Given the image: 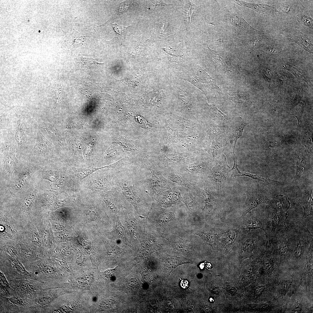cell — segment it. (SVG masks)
I'll list each match as a JSON object with an SVG mask.
<instances>
[{
	"mask_svg": "<svg viewBox=\"0 0 313 313\" xmlns=\"http://www.w3.org/2000/svg\"><path fill=\"white\" fill-rule=\"evenodd\" d=\"M131 165L125 164L118 171L115 188L137 212L142 211L145 208L148 194L136 165Z\"/></svg>",
	"mask_w": 313,
	"mask_h": 313,
	"instance_id": "cell-1",
	"label": "cell"
},
{
	"mask_svg": "<svg viewBox=\"0 0 313 313\" xmlns=\"http://www.w3.org/2000/svg\"><path fill=\"white\" fill-rule=\"evenodd\" d=\"M118 171L109 165L93 172L79 183L80 195L96 196L114 189Z\"/></svg>",
	"mask_w": 313,
	"mask_h": 313,
	"instance_id": "cell-2",
	"label": "cell"
},
{
	"mask_svg": "<svg viewBox=\"0 0 313 313\" xmlns=\"http://www.w3.org/2000/svg\"><path fill=\"white\" fill-rule=\"evenodd\" d=\"M266 208L270 214L272 229L279 230L284 227L287 217L286 211L290 206L287 197L283 195L276 196L267 203Z\"/></svg>",
	"mask_w": 313,
	"mask_h": 313,
	"instance_id": "cell-3",
	"label": "cell"
},
{
	"mask_svg": "<svg viewBox=\"0 0 313 313\" xmlns=\"http://www.w3.org/2000/svg\"><path fill=\"white\" fill-rule=\"evenodd\" d=\"M270 199L267 196L262 192L253 190L247 193V198L243 208L241 217L244 216L248 213L263 203H267Z\"/></svg>",
	"mask_w": 313,
	"mask_h": 313,
	"instance_id": "cell-4",
	"label": "cell"
},
{
	"mask_svg": "<svg viewBox=\"0 0 313 313\" xmlns=\"http://www.w3.org/2000/svg\"><path fill=\"white\" fill-rule=\"evenodd\" d=\"M269 218H263L260 216L250 217L244 220L242 226L245 229H249L259 228L263 230L265 234L267 242H268V232L269 227L272 226L271 221Z\"/></svg>",
	"mask_w": 313,
	"mask_h": 313,
	"instance_id": "cell-5",
	"label": "cell"
},
{
	"mask_svg": "<svg viewBox=\"0 0 313 313\" xmlns=\"http://www.w3.org/2000/svg\"><path fill=\"white\" fill-rule=\"evenodd\" d=\"M101 168H79L68 165L65 168L72 179L79 184L84 178Z\"/></svg>",
	"mask_w": 313,
	"mask_h": 313,
	"instance_id": "cell-6",
	"label": "cell"
},
{
	"mask_svg": "<svg viewBox=\"0 0 313 313\" xmlns=\"http://www.w3.org/2000/svg\"><path fill=\"white\" fill-rule=\"evenodd\" d=\"M229 168L226 157L223 154L221 159L218 162L213 172L214 179L218 185H221L226 179L227 174L229 173L228 169Z\"/></svg>",
	"mask_w": 313,
	"mask_h": 313,
	"instance_id": "cell-7",
	"label": "cell"
},
{
	"mask_svg": "<svg viewBox=\"0 0 313 313\" xmlns=\"http://www.w3.org/2000/svg\"><path fill=\"white\" fill-rule=\"evenodd\" d=\"M249 123L243 121H236L231 126L229 138L234 153L237 141L242 136L245 127Z\"/></svg>",
	"mask_w": 313,
	"mask_h": 313,
	"instance_id": "cell-8",
	"label": "cell"
},
{
	"mask_svg": "<svg viewBox=\"0 0 313 313\" xmlns=\"http://www.w3.org/2000/svg\"><path fill=\"white\" fill-rule=\"evenodd\" d=\"M312 190H305L300 194V202L304 210V216H313Z\"/></svg>",
	"mask_w": 313,
	"mask_h": 313,
	"instance_id": "cell-9",
	"label": "cell"
},
{
	"mask_svg": "<svg viewBox=\"0 0 313 313\" xmlns=\"http://www.w3.org/2000/svg\"><path fill=\"white\" fill-rule=\"evenodd\" d=\"M237 4L250 8L259 13L271 14L277 11L275 7L264 3H254L240 1H235Z\"/></svg>",
	"mask_w": 313,
	"mask_h": 313,
	"instance_id": "cell-10",
	"label": "cell"
},
{
	"mask_svg": "<svg viewBox=\"0 0 313 313\" xmlns=\"http://www.w3.org/2000/svg\"><path fill=\"white\" fill-rule=\"evenodd\" d=\"M289 40L295 42L305 50L313 53V46L312 42L304 35L300 32L293 34L289 36Z\"/></svg>",
	"mask_w": 313,
	"mask_h": 313,
	"instance_id": "cell-11",
	"label": "cell"
},
{
	"mask_svg": "<svg viewBox=\"0 0 313 313\" xmlns=\"http://www.w3.org/2000/svg\"><path fill=\"white\" fill-rule=\"evenodd\" d=\"M16 115L18 120L16 126L15 138L18 146L20 148L23 146L25 143L27 128L21 121L17 114Z\"/></svg>",
	"mask_w": 313,
	"mask_h": 313,
	"instance_id": "cell-12",
	"label": "cell"
},
{
	"mask_svg": "<svg viewBox=\"0 0 313 313\" xmlns=\"http://www.w3.org/2000/svg\"><path fill=\"white\" fill-rule=\"evenodd\" d=\"M50 142L40 132L37 134V138L34 147V151L37 153L45 155L50 151Z\"/></svg>",
	"mask_w": 313,
	"mask_h": 313,
	"instance_id": "cell-13",
	"label": "cell"
},
{
	"mask_svg": "<svg viewBox=\"0 0 313 313\" xmlns=\"http://www.w3.org/2000/svg\"><path fill=\"white\" fill-rule=\"evenodd\" d=\"M237 230H230L225 232L219 234V243L223 246L232 245L237 237Z\"/></svg>",
	"mask_w": 313,
	"mask_h": 313,
	"instance_id": "cell-14",
	"label": "cell"
},
{
	"mask_svg": "<svg viewBox=\"0 0 313 313\" xmlns=\"http://www.w3.org/2000/svg\"><path fill=\"white\" fill-rule=\"evenodd\" d=\"M305 156L300 153L297 155L295 161V165L296 170V176L300 177L309 168V162Z\"/></svg>",
	"mask_w": 313,
	"mask_h": 313,
	"instance_id": "cell-15",
	"label": "cell"
},
{
	"mask_svg": "<svg viewBox=\"0 0 313 313\" xmlns=\"http://www.w3.org/2000/svg\"><path fill=\"white\" fill-rule=\"evenodd\" d=\"M311 234L310 233L307 238L305 239L304 237L296 238L295 240L294 241L296 244L294 251V256L296 259H299L302 256L305 250V243L312 239V235L308 238Z\"/></svg>",
	"mask_w": 313,
	"mask_h": 313,
	"instance_id": "cell-16",
	"label": "cell"
},
{
	"mask_svg": "<svg viewBox=\"0 0 313 313\" xmlns=\"http://www.w3.org/2000/svg\"><path fill=\"white\" fill-rule=\"evenodd\" d=\"M14 150L12 146L7 145L5 148V162L8 167L10 169L17 162L15 155Z\"/></svg>",
	"mask_w": 313,
	"mask_h": 313,
	"instance_id": "cell-17",
	"label": "cell"
},
{
	"mask_svg": "<svg viewBox=\"0 0 313 313\" xmlns=\"http://www.w3.org/2000/svg\"><path fill=\"white\" fill-rule=\"evenodd\" d=\"M208 197L205 200V205L204 210L210 213L214 212L219 209V203L210 192H208Z\"/></svg>",
	"mask_w": 313,
	"mask_h": 313,
	"instance_id": "cell-18",
	"label": "cell"
},
{
	"mask_svg": "<svg viewBox=\"0 0 313 313\" xmlns=\"http://www.w3.org/2000/svg\"><path fill=\"white\" fill-rule=\"evenodd\" d=\"M78 61L81 68L87 69L94 68L104 64L97 62L92 58L83 57L80 54L78 56Z\"/></svg>",
	"mask_w": 313,
	"mask_h": 313,
	"instance_id": "cell-19",
	"label": "cell"
},
{
	"mask_svg": "<svg viewBox=\"0 0 313 313\" xmlns=\"http://www.w3.org/2000/svg\"><path fill=\"white\" fill-rule=\"evenodd\" d=\"M218 234H216L214 233L202 231H199L196 233L207 242L213 245H216L219 243Z\"/></svg>",
	"mask_w": 313,
	"mask_h": 313,
	"instance_id": "cell-20",
	"label": "cell"
},
{
	"mask_svg": "<svg viewBox=\"0 0 313 313\" xmlns=\"http://www.w3.org/2000/svg\"><path fill=\"white\" fill-rule=\"evenodd\" d=\"M213 146V154L214 156H216L222 152L224 150L225 143L221 139H219L215 141Z\"/></svg>",
	"mask_w": 313,
	"mask_h": 313,
	"instance_id": "cell-21",
	"label": "cell"
},
{
	"mask_svg": "<svg viewBox=\"0 0 313 313\" xmlns=\"http://www.w3.org/2000/svg\"><path fill=\"white\" fill-rule=\"evenodd\" d=\"M303 114V109L301 106H296L289 112V114L294 116L297 119L299 125L300 127L303 126L302 118Z\"/></svg>",
	"mask_w": 313,
	"mask_h": 313,
	"instance_id": "cell-22",
	"label": "cell"
},
{
	"mask_svg": "<svg viewBox=\"0 0 313 313\" xmlns=\"http://www.w3.org/2000/svg\"><path fill=\"white\" fill-rule=\"evenodd\" d=\"M0 288L6 293H8L10 289L9 284L4 274L1 271L0 273Z\"/></svg>",
	"mask_w": 313,
	"mask_h": 313,
	"instance_id": "cell-23",
	"label": "cell"
},
{
	"mask_svg": "<svg viewBox=\"0 0 313 313\" xmlns=\"http://www.w3.org/2000/svg\"><path fill=\"white\" fill-rule=\"evenodd\" d=\"M18 284V287L22 291L29 292L33 291L34 289L32 285L27 282H20Z\"/></svg>",
	"mask_w": 313,
	"mask_h": 313,
	"instance_id": "cell-24",
	"label": "cell"
},
{
	"mask_svg": "<svg viewBox=\"0 0 313 313\" xmlns=\"http://www.w3.org/2000/svg\"><path fill=\"white\" fill-rule=\"evenodd\" d=\"M229 99L235 103H241L244 101V99L241 93L235 92L230 95Z\"/></svg>",
	"mask_w": 313,
	"mask_h": 313,
	"instance_id": "cell-25",
	"label": "cell"
},
{
	"mask_svg": "<svg viewBox=\"0 0 313 313\" xmlns=\"http://www.w3.org/2000/svg\"><path fill=\"white\" fill-rule=\"evenodd\" d=\"M34 198V194L32 193L28 194L25 198L23 202V206L26 209L29 207L32 204Z\"/></svg>",
	"mask_w": 313,
	"mask_h": 313,
	"instance_id": "cell-26",
	"label": "cell"
},
{
	"mask_svg": "<svg viewBox=\"0 0 313 313\" xmlns=\"http://www.w3.org/2000/svg\"><path fill=\"white\" fill-rule=\"evenodd\" d=\"M7 300L10 303L15 305L21 306L24 304V302L23 300L18 297H10L8 298Z\"/></svg>",
	"mask_w": 313,
	"mask_h": 313,
	"instance_id": "cell-27",
	"label": "cell"
},
{
	"mask_svg": "<svg viewBox=\"0 0 313 313\" xmlns=\"http://www.w3.org/2000/svg\"><path fill=\"white\" fill-rule=\"evenodd\" d=\"M52 301V298L50 296H44L39 299L37 303L40 305L45 306L49 304Z\"/></svg>",
	"mask_w": 313,
	"mask_h": 313,
	"instance_id": "cell-28",
	"label": "cell"
},
{
	"mask_svg": "<svg viewBox=\"0 0 313 313\" xmlns=\"http://www.w3.org/2000/svg\"><path fill=\"white\" fill-rule=\"evenodd\" d=\"M12 265L15 270L20 273L23 274L28 273L22 265L19 262H14Z\"/></svg>",
	"mask_w": 313,
	"mask_h": 313,
	"instance_id": "cell-29",
	"label": "cell"
},
{
	"mask_svg": "<svg viewBox=\"0 0 313 313\" xmlns=\"http://www.w3.org/2000/svg\"><path fill=\"white\" fill-rule=\"evenodd\" d=\"M41 269L44 273L48 275H52L54 274L56 272V270L53 267L48 265H44Z\"/></svg>",
	"mask_w": 313,
	"mask_h": 313,
	"instance_id": "cell-30",
	"label": "cell"
},
{
	"mask_svg": "<svg viewBox=\"0 0 313 313\" xmlns=\"http://www.w3.org/2000/svg\"><path fill=\"white\" fill-rule=\"evenodd\" d=\"M301 19L304 24L311 28H313V20L310 17L305 15H303Z\"/></svg>",
	"mask_w": 313,
	"mask_h": 313,
	"instance_id": "cell-31",
	"label": "cell"
},
{
	"mask_svg": "<svg viewBox=\"0 0 313 313\" xmlns=\"http://www.w3.org/2000/svg\"><path fill=\"white\" fill-rule=\"evenodd\" d=\"M112 26L116 33L118 34H122L123 31L127 28L126 27L119 26L116 23H112Z\"/></svg>",
	"mask_w": 313,
	"mask_h": 313,
	"instance_id": "cell-32",
	"label": "cell"
},
{
	"mask_svg": "<svg viewBox=\"0 0 313 313\" xmlns=\"http://www.w3.org/2000/svg\"><path fill=\"white\" fill-rule=\"evenodd\" d=\"M291 284V283H289L288 282H284L281 285L282 288L281 291H283L284 292H286L289 289Z\"/></svg>",
	"mask_w": 313,
	"mask_h": 313,
	"instance_id": "cell-33",
	"label": "cell"
},
{
	"mask_svg": "<svg viewBox=\"0 0 313 313\" xmlns=\"http://www.w3.org/2000/svg\"><path fill=\"white\" fill-rule=\"evenodd\" d=\"M128 228L130 232L134 234L135 231V225L132 221H130L128 223Z\"/></svg>",
	"mask_w": 313,
	"mask_h": 313,
	"instance_id": "cell-34",
	"label": "cell"
},
{
	"mask_svg": "<svg viewBox=\"0 0 313 313\" xmlns=\"http://www.w3.org/2000/svg\"><path fill=\"white\" fill-rule=\"evenodd\" d=\"M181 284L182 287L184 288H186L188 286V282L186 280H182Z\"/></svg>",
	"mask_w": 313,
	"mask_h": 313,
	"instance_id": "cell-35",
	"label": "cell"
},
{
	"mask_svg": "<svg viewBox=\"0 0 313 313\" xmlns=\"http://www.w3.org/2000/svg\"><path fill=\"white\" fill-rule=\"evenodd\" d=\"M203 264H201L200 265V267L201 268H203Z\"/></svg>",
	"mask_w": 313,
	"mask_h": 313,
	"instance_id": "cell-36",
	"label": "cell"
}]
</instances>
